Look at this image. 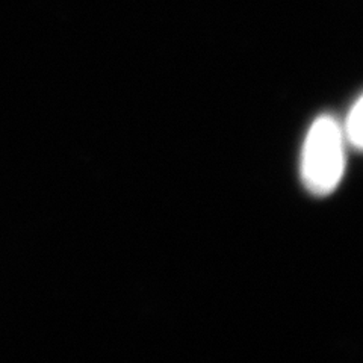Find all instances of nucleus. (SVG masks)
<instances>
[{"mask_svg": "<svg viewBox=\"0 0 363 363\" xmlns=\"http://www.w3.org/2000/svg\"><path fill=\"white\" fill-rule=\"evenodd\" d=\"M345 172L344 133L332 116L318 117L306 135L301 153L303 184L313 196H328Z\"/></svg>", "mask_w": 363, "mask_h": 363, "instance_id": "nucleus-1", "label": "nucleus"}, {"mask_svg": "<svg viewBox=\"0 0 363 363\" xmlns=\"http://www.w3.org/2000/svg\"><path fill=\"white\" fill-rule=\"evenodd\" d=\"M363 108H362V97L356 100V104L351 108L347 123H345V135L348 143L353 145V149L360 150L363 144V133H362V121H363Z\"/></svg>", "mask_w": 363, "mask_h": 363, "instance_id": "nucleus-2", "label": "nucleus"}]
</instances>
